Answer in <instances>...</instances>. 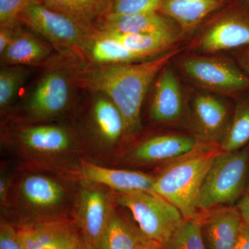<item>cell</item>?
I'll use <instances>...</instances> for the list:
<instances>
[{
    "mask_svg": "<svg viewBox=\"0 0 249 249\" xmlns=\"http://www.w3.org/2000/svg\"><path fill=\"white\" fill-rule=\"evenodd\" d=\"M180 52L170 50L155 58L119 65H95L72 71L78 86L107 96L124 116L127 134L142 127L141 109L149 88L156 77Z\"/></svg>",
    "mask_w": 249,
    "mask_h": 249,
    "instance_id": "obj_1",
    "label": "cell"
},
{
    "mask_svg": "<svg viewBox=\"0 0 249 249\" xmlns=\"http://www.w3.org/2000/svg\"><path fill=\"white\" fill-rule=\"evenodd\" d=\"M218 152L196 150L178 158L156 178L153 191L174 205L184 219L199 218L201 188Z\"/></svg>",
    "mask_w": 249,
    "mask_h": 249,
    "instance_id": "obj_2",
    "label": "cell"
},
{
    "mask_svg": "<svg viewBox=\"0 0 249 249\" xmlns=\"http://www.w3.org/2000/svg\"><path fill=\"white\" fill-rule=\"evenodd\" d=\"M249 165L248 148L218 152L203 183L199 209L234 204L245 189Z\"/></svg>",
    "mask_w": 249,
    "mask_h": 249,
    "instance_id": "obj_3",
    "label": "cell"
},
{
    "mask_svg": "<svg viewBox=\"0 0 249 249\" xmlns=\"http://www.w3.org/2000/svg\"><path fill=\"white\" fill-rule=\"evenodd\" d=\"M116 201L132 213L147 238L163 245L184 217L174 205L155 192L119 193Z\"/></svg>",
    "mask_w": 249,
    "mask_h": 249,
    "instance_id": "obj_4",
    "label": "cell"
},
{
    "mask_svg": "<svg viewBox=\"0 0 249 249\" xmlns=\"http://www.w3.org/2000/svg\"><path fill=\"white\" fill-rule=\"evenodd\" d=\"M19 20L45 37L61 52L80 55L94 31L40 2L31 4L24 10Z\"/></svg>",
    "mask_w": 249,
    "mask_h": 249,
    "instance_id": "obj_5",
    "label": "cell"
},
{
    "mask_svg": "<svg viewBox=\"0 0 249 249\" xmlns=\"http://www.w3.org/2000/svg\"><path fill=\"white\" fill-rule=\"evenodd\" d=\"M183 73L205 89L236 94L249 88V76L240 67L219 57L191 55L181 59Z\"/></svg>",
    "mask_w": 249,
    "mask_h": 249,
    "instance_id": "obj_6",
    "label": "cell"
},
{
    "mask_svg": "<svg viewBox=\"0 0 249 249\" xmlns=\"http://www.w3.org/2000/svg\"><path fill=\"white\" fill-rule=\"evenodd\" d=\"M194 45L206 54L249 47V13L237 7L221 13L201 31Z\"/></svg>",
    "mask_w": 249,
    "mask_h": 249,
    "instance_id": "obj_7",
    "label": "cell"
},
{
    "mask_svg": "<svg viewBox=\"0 0 249 249\" xmlns=\"http://www.w3.org/2000/svg\"><path fill=\"white\" fill-rule=\"evenodd\" d=\"M72 71L57 68L47 71L29 93L25 109L29 118L42 120L65 110L71 98Z\"/></svg>",
    "mask_w": 249,
    "mask_h": 249,
    "instance_id": "obj_8",
    "label": "cell"
},
{
    "mask_svg": "<svg viewBox=\"0 0 249 249\" xmlns=\"http://www.w3.org/2000/svg\"><path fill=\"white\" fill-rule=\"evenodd\" d=\"M18 230L27 249H76L81 240L71 224L60 219L24 223Z\"/></svg>",
    "mask_w": 249,
    "mask_h": 249,
    "instance_id": "obj_9",
    "label": "cell"
},
{
    "mask_svg": "<svg viewBox=\"0 0 249 249\" xmlns=\"http://www.w3.org/2000/svg\"><path fill=\"white\" fill-rule=\"evenodd\" d=\"M114 212L104 193L98 190L81 192L77 224L82 240L89 249H99L100 244Z\"/></svg>",
    "mask_w": 249,
    "mask_h": 249,
    "instance_id": "obj_10",
    "label": "cell"
},
{
    "mask_svg": "<svg viewBox=\"0 0 249 249\" xmlns=\"http://www.w3.org/2000/svg\"><path fill=\"white\" fill-rule=\"evenodd\" d=\"M96 30L119 34H181V28L159 11L108 14L96 24Z\"/></svg>",
    "mask_w": 249,
    "mask_h": 249,
    "instance_id": "obj_11",
    "label": "cell"
},
{
    "mask_svg": "<svg viewBox=\"0 0 249 249\" xmlns=\"http://www.w3.org/2000/svg\"><path fill=\"white\" fill-rule=\"evenodd\" d=\"M183 111V98L179 81L173 69L167 65L156 80L150 116L157 122H168L178 119Z\"/></svg>",
    "mask_w": 249,
    "mask_h": 249,
    "instance_id": "obj_12",
    "label": "cell"
},
{
    "mask_svg": "<svg viewBox=\"0 0 249 249\" xmlns=\"http://www.w3.org/2000/svg\"><path fill=\"white\" fill-rule=\"evenodd\" d=\"M81 173L88 181L106 185L119 193L154 192L156 178L140 172L112 169L85 162Z\"/></svg>",
    "mask_w": 249,
    "mask_h": 249,
    "instance_id": "obj_13",
    "label": "cell"
},
{
    "mask_svg": "<svg viewBox=\"0 0 249 249\" xmlns=\"http://www.w3.org/2000/svg\"><path fill=\"white\" fill-rule=\"evenodd\" d=\"M198 145L197 140L189 136L165 134L142 142L136 147L132 157L143 163L177 160L197 150Z\"/></svg>",
    "mask_w": 249,
    "mask_h": 249,
    "instance_id": "obj_14",
    "label": "cell"
},
{
    "mask_svg": "<svg viewBox=\"0 0 249 249\" xmlns=\"http://www.w3.org/2000/svg\"><path fill=\"white\" fill-rule=\"evenodd\" d=\"M193 109L201 137L210 142L221 140L229 124L225 103L214 95L203 93L195 98Z\"/></svg>",
    "mask_w": 249,
    "mask_h": 249,
    "instance_id": "obj_15",
    "label": "cell"
},
{
    "mask_svg": "<svg viewBox=\"0 0 249 249\" xmlns=\"http://www.w3.org/2000/svg\"><path fill=\"white\" fill-rule=\"evenodd\" d=\"M244 221L237 207L225 208L202 220L209 249H232Z\"/></svg>",
    "mask_w": 249,
    "mask_h": 249,
    "instance_id": "obj_16",
    "label": "cell"
},
{
    "mask_svg": "<svg viewBox=\"0 0 249 249\" xmlns=\"http://www.w3.org/2000/svg\"><path fill=\"white\" fill-rule=\"evenodd\" d=\"M82 55L96 65L134 63L151 59L134 53L106 33L95 29Z\"/></svg>",
    "mask_w": 249,
    "mask_h": 249,
    "instance_id": "obj_17",
    "label": "cell"
},
{
    "mask_svg": "<svg viewBox=\"0 0 249 249\" xmlns=\"http://www.w3.org/2000/svg\"><path fill=\"white\" fill-rule=\"evenodd\" d=\"M227 0H163L160 14L170 18L184 31H192L220 9Z\"/></svg>",
    "mask_w": 249,
    "mask_h": 249,
    "instance_id": "obj_18",
    "label": "cell"
},
{
    "mask_svg": "<svg viewBox=\"0 0 249 249\" xmlns=\"http://www.w3.org/2000/svg\"><path fill=\"white\" fill-rule=\"evenodd\" d=\"M19 22L14 40L0 55L1 64L4 66L40 65L50 57L52 49L36 36L22 30Z\"/></svg>",
    "mask_w": 249,
    "mask_h": 249,
    "instance_id": "obj_19",
    "label": "cell"
},
{
    "mask_svg": "<svg viewBox=\"0 0 249 249\" xmlns=\"http://www.w3.org/2000/svg\"><path fill=\"white\" fill-rule=\"evenodd\" d=\"M49 9L65 15L94 29L102 18L109 14L111 0H39Z\"/></svg>",
    "mask_w": 249,
    "mask_h": 249,
    "instance_id": "obj_20",
    "label": "cell"
},
{
    "mask_svg": "<svg viewBox=\"0 0 249 249\" xmlns=\"http://www.w3.org/2000/svg\"><path fill=\"white\" fill-rule=\"evenodd\" d=\"M19 138L25 146L45 153L65 151L71 144L68 132L57 126H35L23 129L19 133Z\"/></svg>",
    "mask_w": 249,
    "mask_h": 249,
    "instance_id": "obj_21",
    "label": "cell"
},
{
    "mask_svg": "<svg viewBox=\"0 0 249 249\" xmlns=\"http://www.w3.org/2000/svg\"><path fill=\"white\" fill-rule=\"evenodd\" d=\"M103 32L119 41L134 53L148 58L169 52V49L173 48L181 38V34H119Z\"/></svg>",
    "mask_w": 249,
    "mask_h": 249,
    "instance_id": "obj_22",
    "label": "cell"
},
{
    "mask_svg": "<svg viewBox=\"0 0 249 249\" xmlns=\"http://www.w3.org/2000/svg\"><path fill=\"white\" fill-rule=\"evenodd\" d=\"M98 94L93 103V120L104 139L110 142H117L126 132L124 116L109 98Z\"/></svg>",
    "mask_w": 249,
    "mask_h": 249,
    "instance_id": "obj_23",
    "label": "cell"
},
{
    "mask_svg": "<svg viewBox=\"0 0 249 249\" xmlns=\"http://www.w3.org/2000/svg\"><path fill=\"white\" fill-rule=\"evenodd\" d=\"M21 193L29 203L41 208L53 207L63 199V189L58 183L40 175L24 178L21 184Z\"/></svg>",
    "mask_w": 249,
    "mask_h": 249,
    "instance_id": "obj_24",
    "label": "cell"
},
{
    "mask_svg": "<svg viewBox=\"0 0 249 249\" xmlns=\"http://www.w3.org/2000/svg\"><path fill=\"white\" fill-rule=\"evenodd\" d=\"M146 238L139 230L116 214H113L99 249H138Z\"/></svg>",
    "mask_w": 249,
    "mask_h": 249,
    "instance_id": "obj_25",
    "label": "cell"
},
{
    "mask_svg": "<svg viewBox=\"0 0 249 249\" xmlns=\"http://www.w3.org/2000/svg\"><path fill=\"white\" fill-rule=\"evenodd\" d=\"M249 142V103L237 105L231 121L221 139L222 151L240 150Z\"/></svg>",
    "mask_w": 249,
    "mask_h": 249,
    "instance_id": "obj_26",
    "label": "cell"
},
{
    "mask_svg": "<svg viewBox=\"0 0 249 249\" xmlns=\"http://www.w3.org/2000/svg\"><path fill=\"white\" fill-rule=\"evenodd\" d=\"M162 249H207L203 237L202 220L184 219Z\"/></svg>",
    "mask_w": 249,
    "mask_h": 249,
    "instance_id": "obj_27",
    "label": "cell"
},
{
    "mask_svg": "<svg viewBox=\"0 0 249 249\" xmlns=\"http://www.w3.org/2000/svg\"><path fill=\"white\" fill-rule=\"evenodd\" d=\"M29 76L25 66H4L0 71V108L4 110L10 107L17 97L19 90Z\"/></svg>",
    "mask_w": 249,
    "mask_h": 249,
    "instance_id": "obj_28",
    "label": "cell"
},
{
    "mask_svg": "<svg viewBox=\"0 0 249 249\" xmlns=\"http://www.w3.org/2000/svg\"><path fill=\"white\" fill-rule=\"evenodd\" d=\"M163 0H111L109 14L126 15L160 11Z\"/></svg>",
    "mask_w": 249,
    "mask_h": 249,
    "instance_id": "obj_29",
    "label": "cell"
},
{
    "mask_svg": "<svg viewBox=\"0 0 249 249\" xmlns=\"http://www.w3.org/2000/svg\"><path fill=\"white\" fill-rule=\"evenodd\" d=\"M39 0H0V26L14 25L21 14Z\"/></svg>",
    "mask_w": 249,
    "mask_h": 249,
    "instance_id": "obj_30",
    "label": "cell"
},
{
    "mask_svg": "<svg viewBox=\"0 0 249 249\" xmlns=\"http://www.w3.org/2000/svg\"><path fill=\"white\" fill-rule=\"evenodd\" d=\"M0 249H27L18 229L7 223L0 227Z\"/></svg>",
    "mask_w": 249,
    "mask_h": 249,
    "instance_id": "obj_31",
    "label": "cell"
},
{
    "mask_svg": "<svg viewBox=\"0 0 249 249\" xmlns=\"http://www.w3.org/2000/svg\"><path fill=\"white\" fill-rule=\"evenodd\" d=\"M19 22L14 25L0 26V55L4 53L14 40Z\"/></svg>",
    "mask_w": 249,
    "mask_h": 249,
    "instance_id": "obj_32",
    "label": "cell"
},
{
    "mask_svg": "<svg viewBox=\"0 0 249 249\" xmlns=\"http://www.w3.org/2000/svg\"><path fill=\"white\" fill-rule=\"evenodd\" d=\"M232 249H249V224L243 223L240 235Z\"/></svg>",
    "mask_w": 249,
    "mask_h": 249,
    "instance_id": "obj_33",
    "label": "cell"
},
{
    "mask_svg": "<svg viewBox=\"0 0 249 249\" xmlns=\"http://www.w3.org/2000/svg\"><path fill=\"white\" fill-rule=\"evenodd\" d=\"M237 59L240 68L249 76V47L238 49Z\"/></svg>",
    "mask_w": 249,
    "mask_h": 249,
    "instance_id": "obj_34",
    "label": "cell"
},
{
    "mask_svg": "<svg viewBox=\"0 0 249 249\" xmlns=\"http://www.w3.org/2000/svg\"><path fill=\"white\" fill-rule=\"evenodd\" d=\"M237 209L242 216L244 222L249 224V194L244 196L238 204Z\"/></svg>",
    "mask_w": 249,
    "mask_h": 249,
    "instance_id": "obj_35",
    "label": "cell"
},
{
    "mask_svg": "<svg viewBox=\"0 0 249 249\" xmlns=\"http://www.w3.org/2000/svg\"><path fill=\"white\" fill-rule=\"evenodd\" d=\"M138 249H162V247L158 242L146 237L139 245Z\"/></svg>",
    "mask_w": 249,
    "mask_h": 249,
    "instance_id": "obj_36",
    "label": "cell"
},
{
    "mask_svg": "<svg viewBox=\"0 0 249 249\" xmlns=\"http://www.w3.org/2000/svg\"><path fill=\"white\" fill-rule=\"evenodd\" d=\"M6 182H5L4 179L1 178V181H0V197H1V200H5V196L6 194Z\"/></svg>",
    "mask_w": 249,
    "mask_h": 249,
    "instance_id": "obj_37",
    "label": "cell"
},
{
    "mask_svg": "<svg viewBox=\"0 0 249 249\" xmlns=\"http://www.w3.org/2000/svg\"><path fill=\"white\" fill-rule=\"evenodd\" d=\"M76 249H89L88 248L83 241L82 240H80V242H78V245H77V247Z\"/></svg>",
    "mask_w": 249,
    "mask_h": 249,
    "instance_id": "obj_38",
    "label": "cell"
},
{
    "mask_svg": "<svg viewBox=\"0 0 249 249\" xmlns=\"http://www.w3.org/2000/svg\"><path fill=\"white\" fill-rule=\"evenodd\" d=\"M244 1H245V2H247V4H249V0H244Z\"/></svg>",
    "mask_w": 249,
    "mask_h": 249,
    "instance_id": "obj_39",
    "label": "cell"
},
{
    "mask_svg": "<svg viewBox=\"0 0 249 249\" xmlns=\"http://www.w3.org/2000/svg\"><path fill=\"white\" fill-rule=\"evenodd\" d=\"M248 191H249V186H248Z\"/></svg>",
    "mask_w": 249,
    "mask_h": 249,
    "instance_id": "obj_40",
    "label": "cell"
}]
</instances>
